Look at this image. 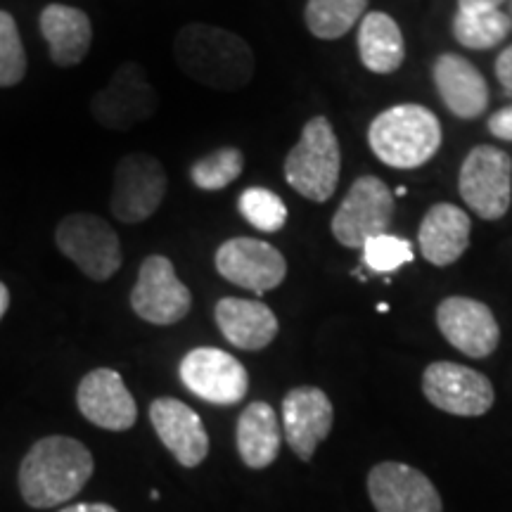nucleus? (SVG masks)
Segmentation results:
<instances>
[{"mask_svg": "<svg viewBox=\"0 0 512 512\" xmlns=\"http://www.w3.org/2000/svg\"><path fill=\"white\" fill-rule=\"evenodd\" d=\"M93 453L72 437L36 441L19 467V491L36 510L55 508L79 494L93 477Z\"/></svg>", "mask_w": 512, "mask_h": 512, "instance_id": "nucleus-1", "label": "nucleus"}, {"mask_svg": "<svg viewBox=\"0 0 512 512\" xmlns=\"http://www.w3.org/2000/svg\"><path fill=\"white\" fill-rule=\"evenodd\" d=\"M178 67L214 91H240L254 76L252 48L238 34L211 24H188L174 41Z\"/></svg>", "mask_w": 512, "mask_h": 512, "instance_id": "nucleus-2", "label": "nucleus"}, {"mask_svg": "<svg viewBox=\"0 0 512 512\" xmlns=\"http://www.w3.org/2000/svg\"><path fill=\"white\" fill-rule=\"evenodd\" d=\"M370 150L392 169H418L437 155L441 124L422 105H396L377 114L368 128Z\"/></svg>", "mask_w": 512, "mask_h": 512, "instance_id": "nucleus-3", "label": "nucleus"}, {"mask_svg": "<svg viewBox=\"0 0 512 512\" xmlns=\"http://www.w3.org/2000/svg\"><path fill=\"white\" fill-rule=\"evenodd\" d=\"M342 152L335 128L325 117L304 124L302 136L285 157V181L311 202H328L337 190Z\"/></svg>", "mask_w": 512, "mask_h": 512, "instance_id": "nucleus-4", "label": "nucleus"}, {"mask_svg": "<svg viewBox=\"0 0 512 512\" xmlns=\"http://www.w3.org/2000/svg\"><path fill=\"white\" fill-rule=\"evenodd\" d=\"M55 245L95 283H105L124 264L117 230L100 216L72 214L55 230Z\"/></svg>", "mask_w": 512, "mask_h": 512, "instance_id": "nucleus-5", "label": "nucleus"}, {"mask_svg": "<svg viewBox=\"0 0 512 512\" xmlns=\"http://www.w3.org/2000/svg\"><path fill=\"white\" fill-rule=\"evenodd\" d=\"M458 188L460 197L479 219H503L512 195V159L508 152L494 145H477L465 157Z\"/></svg>", "mask_w": 512, "mask_h": 512, "instance_id": "nucleus-6", "label": "nucleus"}, {"mask_svg": "<svg viewBox=\"0 0 512 512\" xmlns=\"http://www.w3.org/2000/svg\"><path fill=\"white\" fill-rule=\"evenodd\" d=\"M394 216V195L377 176L351 185L332 219V235L342 247L361 249L370 238L387 233Z\"/></svg>", "mask_w": 512, "mask_h": 512, "instance_id": "nucleus-7", "label": "nucleus"}, {"mask_svg": "<svg viewBox=\"0 0 512 512\" xmlns=\"http://www.w3.org/2000/svg\"><path fill=\"white\" fill-rule=\"evenodd\" d=\"M166 171L157 157L145 152L126 155L117 164L112 185V214L121 223H143L164 202Z\"/></svg>", "mask_w": 512, "mask_h": 512, "instance_id": "nucleus-8", "label": "nucleus"}, {"mask_svg": "<svg viewBox=\"0 0 512 512\" xmlns=\"http://www.w3.org/2000/svg\"><path fill=\"white\" fill-rule=\"evenodd\" d=\"M159 95L147 81L143 67L126 62L114 72L102 91L91 102V112L100 126L110 131H131L157 112Z\"/></svg>", "mask_w": 512, "mask_h": 512, "instance_id": "nucleus-9", "label": "nucleus"}, {"mask_svg": "<svg viewBox=\"0 0 512 512\" xmlns=\"http://www.w3.org/2000/svg\"><path fill=\"white\" fill-rule=\"evenodd\" d=\"M422 392L434 408L460 415V418H479L496 401L494 384L489 382V377L451 361H437L427 366L422 375Z\"/></svg>", "mask_w": 512, "mask_h": 512, "instance_id": "nucleus-10", "label": "nucleus"}, {"mask_svg": "<svg viewBox=\"0 0 512 512\" xmlns=\"http://www.w3.org/2000/svg\"><path fill=\"white\" fill-rule=\"evenodd\" d=\"M131 309L152 325H174L192 309V294L176 275L171 259L152 254L140 264Z\"/></svg>", "mask_w": 512, "mask_h": 512, "instance_id": "nucleus-11", "label": "nucleus"}, {"mask_svg": "<svg viewBox=\"0 0 512 512\" xmlns=\"http://www.w3.org/2000/svg\"><path fill=\"white\" fill-rule=\"evenodd\" d=\"M181 382L197 399L214 406H233L247 396L249 375L235 356L214 347H197L183 356Z\"/></svg>", "mask_w": 512, "mask_h": 512, "instance_id": "nucleus-12", "label": "nucleus"}, {"mask_svg": "<svg viewBox=\"0 0 512 512\" xmlns=\"http://www.w3.org/2000/svg\"><path fill=\"white\" fill-rule=\"evenodd\" d=\"M216 271L228 283L254 294H266L283 285L287 261L273 245L254 238L226 240L216 249Z\"/></svg>", "mask_w": 512, "mask_h": 512, "instance_id": "nucleus-13", "label": "nucleus"}, {"mask_svg": "<svg viewBox=\"0 0 512 512\" xmlns=\"http://www.w3.org/2000/svg\"><path fill=\"white\" fill-rule=\"evenodd\" d=\"M377 512H441V496L430 477L411 465L380 463L368 475Z\"/></svg>", "mask_w": 512, "mask_h": 512, "instance_id": "nucleus-14", "label": "nucleus"}, {"mask_svg": "<svg viewBox=\"0 0 512 512\" xmlns=\"http://www.w3.org/2000/svg\"><path fill=\"white\" fill-rule=\"evenodd\" d=\"M437 325L451 347L472 358L494 354L501 339L494 311L470 297L444 299L437 309Z\"/></svg>", "mask_w": 512, "mask_h": 512, "instance_id": "nucleus-15", "label": "nucleus"}, {"mask_svg": "<svg viewBox=\"0 0 512 512\" xmlns=\"http://www.w3.org/2000/svg\"><path fill=\"white\" fill-rule=\"evenodd\" d=\"M79 411L95 427L110 432H126L136 425L138 406L117 370H91L76 389Z\"/></svg>", "mask_w": 512, "mask_h": 512, "instance_id": "nucleus-16", "label": "nucleus"}, {"mask_svg": "<svg viewBox=\"0 0 512 512\" xmlns=\"http://www.w3.org/2000/svg\"><path fill=\"white\" fill-rule=\"evenodd\" d=\"M335 411L328 394L318 387H297L283 399V430L297 458L311 460L316 446L328 439Z\"/></svg>", "mask_w": 512, "mask_h": 512, "instance_id": "nucleus-17", "label": "nucleus"}, {"mask_svg": "<svg viewBox=\"0 0 512 512\" xmlns=\"http://www.w3.org/2000/svg\"><path fill=\"white\" fill-rule=\"evenodd\" d=\"M150 420L162 444L183 467H197L209 453V434L188 403L162 396L150 406Z\"/></svg>", "mask_w": 512, "mask_h": 512, "instance_id": "nucleus-18", "label": "nucleus"}, {"mask_svg": "<svg viewBox=\"0 0 512 512\" xmlns=\"http://www.w3.org/2000/svg\"><path fill=\"white\" fill-rule=\"evenodd\" d=\"M214 318L221 335L233 347L245 351L266 349L280 330L275 313L264 302H256V299H221L214 309Z\"/></svg>", "mask_w": 512, "mask_h": 512, "instance_id": "nucleus-19", "label": "nucleus"}, {"mask_svg": "<svg viewBox=\"0 0 512 512\" xmlns=\"http://www.w3.org/2000/svg\"><path fill=\"white\" fill-rule=\"evenodd\" d=\"M434 83L444 105L460 119H475L489 105V86L470 60L460 55H441L434 62Z\"/></svg>", "mask_w": 512, "mask_h": 512, "instance_id": "nucleus-20", "label": "nucleus"}, {"mask_svg": "<svg viewBox=\"0 0 512 512\" xmlns=\"http://www.w3.org/2000/svg\"><path fill=\"white\" fill-rule=\"evenodd\" d=\"M470 216L456 204H434L422 219L418 242L420 252L432 266H451L470 245Z\"/></svg>", "mask_w": 512, "mask_h": 512, "instance_id": "nucleus-21", "label": "nucleus"}, {"mask_svg": "<svg viewBox=\"0 0 512 512\" xmlns=\"http://www.w3.org/2000/svg\"><path fill=\"white\" fill-rule=\"evenodd\" d=\"M41 34L48 43L50 60L57 67H76L88 55L93 41L91 19L79 8L50 3L41 12Z\"/></svg>", "mask_w": 512, "mask_h": 512, "instance_id": "nucleus-22", "label": "nucleus"}, {"mask_svg": "<svg viewBox=\"0 0 512 512\" xmlns=\"http://www.w3.org/2000/svg\"><path fill=\"white\" fill-rule=\"evenodd\" d=\"M235 439H238L242 463L252 467V470H264L278 458L280 441H283L278 415L264 401L249 403L238 418Z\"/></svg>", "mask_w": 512, "mask_h": 512, "instance_id": "nucleus-23", "label": "nucleus"}, {"mask_svg": "<svg viewBox=\"0 0 512 512\" xmlns=\"http://www.w3.org/2000/svg\"><path fill=\"white\" fill-rule=\"evenodd\" d=\"M358 55L373 74H392L403 64L406 46L399 24L387 12H368L358 29Z\"/></svg>", "mask_w": 512, "mask_h": 512, "instance_id": "nucleus-24", "label": "nucleus"}, {"mask_svg": "<svg viewBox=\"0 0 512 512\" xmlns=\"http://www.w3.org/2000/svg\"><path fill=\"white\" fill-rule=\"evenodd\" d=\"M366 8L368 0H309L304 10L306 27L316 38L335 41L356 27Z\"/></svg>", "mask_w": 512, "mask_h": 512, "instance_id": "nucleus-25", "label": "nucleus"}, {"mask_svg": "<svg viewBox=\"0 0 512 512\" xmlns=\"http://www.w3.org/2000/svg\"><path fill=\"white\" fill-rule=\"evenodd\" d=\"M512 19L501 10L486 12H463L458 10L453 19V36L460 46L472 50L494 48L510 34Z\"/></svg>", "mask_w": 512, "mask_h": 512, "instance_id": "nucleus-26", "label": "nucleus"}, {"mask_svg": "<svg viewBox=\"0 0 512 512\" xmlns=\"http://www.w3.org/2000/svg\"><path fill=\"white\" fill-rule=\"evenodd\" d=\"M245 169V155L238 147H221L190 166L192 183L200 190H223Z\"/></svg>", "mask_w": 512, "mask_h": 512, "instance_id": "nucleus-27", "label": "nucleus"}, {"mask_svg": "<svg viewBox=\"0 0 512 512\" xmlns=\"http://www.w3.org/2000/svg\"><path fill=\"white\" fill-rule=\"evenodd\" d=\"M240 214L261 233H278L287 223L285 202L266 188H247L240 195Z\"/></svg>", "mask_w": 512, "mask_h": 512, "instance_id": "nucleus-28", "label": "nucleus"}, {"mask_svg": "<svg viewBox=\"0 0 512 512\" xmlns=\"http://www.w3.org/2000/svg\"><path fill=\"white\" fill-rule=\"evenodd\" d=\"M27 76V53L19 38L17 22L0 10V88H12Z\"/></svg>", "mask_w": 512, "mask_h": 512, "instance_id": "nucleus-29", "label": "nucleus"}, {"mask_svg": "<svg viewBox=\"0 0 512 512\" xmlns=\"http://www.w3.org/2000/svg\"><path fill=\"white\" fill-rule=\"evenodd\" d=\"M363 259H366L368 268H373L377 273H392L396 268L411 264L413 247L408 240L382 233L363 245Z\"/></svg>", "mask_w": 512, "mask_h": 512, "instance_id": "nucleus-30", "label": "nucleus"}, {"mask_svg": "<svg viewBox=\"0 0 512 512\" xmlns=\"http://www.w3.org/2000/svg\"><path fill=\"white\" fill-rule=\"evenodd\" d=\"M489 131L501 140H512V105L505 110H498L489 119Z\"/></svg>", "mask_w": 512, "mask_h": 512, "instance_id": "nucleus-31", "label": "nucleus"}, {"mask_svg": "<svg viewBox=\"0 0 512 512\" xmlns=\"http://www.w3.org/2000/svg\"><path fill=\"white\" fill-rule=\"evenodd\" d=\"M496 76L503 83V88L512 91V46L505 48L496 60Z\"/></svg>", "mask_w": 512, "mask_h": 512, "instance_id": "nucleus-32", "label": "nucleus"}, {"mask_svg": "<svg viewBox=\"0 0 512 512\" xmlns=\"http://www.w3.org/2000/svg\"><path fill=\"white\" fill-rule=\"evenodd\" d=\"M505 0H458V10L463 12H486V10H498V5Z\"/></svg>", "mask_w": 512, "mask_h": 512, "instance_id": "nucleus-33", "label": "nucleus"}, {"mask_svg": "<svg viewBox=\"0 0 512 512\" xmlns=\"http://www.w3.org/2000/svg\"><path fill=\"white\" fill-rule=\"evenodd\" d=\"M60 512H117V510L105 503H79V505H69V508H64Z\"/></svg>", "mask_w": 512, "mask_h": 512, "instance_id": "nucleus-34", "label": "nucleus"}, {"mask_svg": "<svg viewBox=\"0 0 512 512\" xmlns=\"http://www.w3.org/2000/svg\"><path fill=\"white\" fill-rule=\"evenodd\" d=\"M8 309H10V290H8V285L0 283V320H3Z\"/></svg>", "mask_w": 512, "mask_h": 512, "instance_id": "nucleus-35", "label": "nucleus"}]
</instances>
